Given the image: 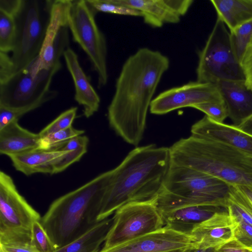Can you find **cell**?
Listing matches in <instances>:
<instances>
[{
	"mask_svg": "<svg viewBox=\"0 0 252 252\" xmlns=\"http://www.w3.org/2000/svg\"><path fill=\"white\" fill-rule=\"evenodd\" d=\"M169 65L166 56L146 47L139 48L123 64L107 118L110 126L128 144L137 146L141 142L148 109Z\"/></svg>",
	"mask_w": 252,
	"mask_h": 252,
	"instance_id": "cell-1",
	"label": "cell"
},
{
	"mask_svg": "<svg viewBox=\"0 0 252 252\" xmlns=\"http://www.w3.org/2000/svg\"><path fill=\"white\" fill-rule=\"evenodd\" d=\"M171 164L169 147L150 144L131 151L114 169L98 221L109 218L131 202L155 199L160 191Z\"/></svg>",
	"mask_w": 252,
	"mask_h": 252,
	"instance_id": "cell-2",
	"label": "cell"
},
{
	"mask_svg": "<svg viewBox=\"0 0 252 252\" xmlns=\"http://www.w3.org/2000/svg\"><path fill=\"white\" fill-rule=\"evenodd\" d=\"M114 173V169L103 172L50 204L40 221L56 249L80 237L98 222Z\"/></svg>",
	"mask_w": 252,
	"mask_h": 252,
	"instance_id": "cell-3",
	"label": "cell"
},
{
	"mask_svg": "<svg viewBox=\"0 0 252 252\" xmlns=\"http://www.w3.org/2000/svg\"><path fill=\"white\" fill-rule=\"evenodd\" d=\"M169 150L173 164L204 172L231 186H252V158L229 146L191 135Z\"/></svg>",
	"mask_w": 252,
	"mask_h": 252,
	"instance_id": "cell-4",
	"label": "cell"
},
{
	"mask_svg": "<svg viewBox=\"0 0 252 252\" xmlns=\"http://www.w3.org/2000/svg\"><path fill=\"white\" fill-rule=\"evenodd\" d=\"M231 186L214 176L171 163L157 198L160 213L192 205L226 208Z\"/></svg>",
	"mask_w": 252,
	"mask_h": 252,
	"instance_id": "cell-5",
	"label": "cell"
},
{
	"mask_svg": "<svg viewBox=\"0 0 252 252\" xmlns=\"http://www.w3.org/2000/svg\"><path fill=\"white\" fill-rule=\"evenodd\" d=\"M225 26L218 18L204 47L198 52L197 81L216 84L220 80L246 81Z\"/></svg>",
	"mask_w": 252,
	"mask_h": 252,
	"instance_id": "cell-6",
	"label": "cell"
},
{
	"mask_svg": "<svg viewBox=\"0 0 252 252\" xmlns=\"http://www.w3.org/2000/svg\"><path fill=\"white\" fill-rule=\"evenodd\" d=\"M61 67L59 62L37 73L30 66L16 72L0 83V106L32 111L55 97L57 92L51 90L50 86L54 76Z\"/></svg>",
	"mask_w": 252,
	"mask_h": 252,
	"instance_id": "cell-7",
	"label": "cell"
},
{
	"mask_svg": "<svg viewBox=\"0 0 252 252\" xmlns=\"http://www.w3.org/2000/svg\"><path fill=\"white\" fill-rule=\"evenodd\" d=\"M96 14L86 0H72L68 14L67 27L73 40L88 56L97 76V86H105L108 80L107 48L104 34L95 20Z\"/></svg>",
	"mask_w": 252,
	"mask_h": 252,
	"instance_id": "cell-8",
	"label": "cell"
},
{
	"mask_svg": "<svg viewBox=\"0 0 252 252\" xmlns=\"http://www.w3.org/2000/svg\"><path fill=\"white\" fill-rule=\"evenodd\" d=\"M41 217L18 191L12 178L0 172V243L31 242L33 223Z\"/></svg>",
	"mask_w": 252,
	"mask_h": 252,
	"instance_id": "cell-9",
	"label": "cell"
},
{
	"mask_svg": "<svg viewBox=\"0 0 252 252\" xmlns=\"http://www.w3.org/2000/svg\"><path fill=\"white\" fill-rule=\"evenodd\" d=\"M164 220L157 198L126 203L115 213L112 223L101 249L112 248L161 228Z\"/></svg>",
	"mask_w": 252,
	"mask_h": 252,
	"instance_id": "cell-10",
	"label": "cell"
},
{
	"mask_svg": "<svg viewBox=\"0 0 252 252\" xmlns=\"http://www.w3.org/2000/svg\"><path fill=\"white\" fill-rule=\"evenodd\" d=\"M16 35L11 59L15 72L29 67L38 57L45 36L39 1L24 0L15 16Z\"/></svg>",
	"mask_w": 252,
	"mask_h": 252,
	"instance_id": "cell-11",
	"label": "cell"
},
{
	"mask_svg": "<svg viewBox=\"0 0 252 252\" xmlns=\"http://www.w3.org/2000/svg\"><path fill=\"white\" fill-rule=\"evenodd\" d=\"M221 101L223 100L216 84L191 81L160 93L153 99L150 111L163 115L182 108Z\"/></svg>",
	"mask_w": 252,
	"mask_h": 252,
	"instance_id": "cell-12",
	"label": "cell"
},
{
	"mask_svg": "<svg viewBox=\"0 0 252 252\" xmlns=\"http://www.w3.org/2000/svg\"><path fill=\"white\" fill-rule=\"evenodd\" d=\"M196 246L190 235L167 226L99 252H169Z\"/></svg>",
	"mask_w": 252,
	"mask_h": 252,
	"instance_id": "cell-13",
	"label": "cell"
},
{
	"mask_svg": "<svg viewBox=\"0 0 252 252\" xmlns=\"http://www.w3.org/2000/svg\"><path fill=\"white\" fill-rule=\"evenodd\" d=\"M117 3L138 10L144 22L153 28L180 21L193 2L192 0H114Z\"/></svg>",
	"mask_w": 252,
	"mask_h": 252,
	"instance_id": "cell-14",
	"label": "cell"
},
{
	"mask_svg": "<svg viewBox=\"0 0 252 252\" xmlns=\"http://www.w3.org/2000/svg\"><path fill=\"white\" fill-rule=\"evenodd\" d=\"M190 131L192 136L221 143L252 158V135L233 125L217 123L205 115L191 126Z\"/></svg>",
	"mask_w": 252,
	"mask_h": 252,
	"instance_id": "cell-15",
	"label": "cell"
},
{
	"mask_svg": "<svg viewBox=\"0 0 252 252\" xmlns=\"http://www.w3.org/2000/svg\"><path fill=\"white\" fill-rule=\"evenodd\" d=\"M234 226L226 209L196 225L190 235L197 250L214 249L234 238Z\"/></svg>",
	"mask_w": 252,
	"mask_h": 252,
	"instance_id": "cell-16",
	"label": "cell"
},
{
	"mask_svg": "<svg viewBox=\"0 0 252 252\" xmlns=\"http://www.w3.org/2000/svg\"><path fill=\"white\" fill-rule=\"evenodd\" d=\"M63 56L73 82L74 99L83 106L84 115L89 118L98 111L100 97L81 66L78 56L73 50L68 47Z\"/></svg>",
	"mask_w": 252,
	"mask_h": 252,
	"instance_id": "cell-17",
	"label": "cell"
},
{
	"mask_svg": "<svg viewBox=\"0 0 252 252\" xmlns=\"http://www.w3.org/2000/svg\"><path fill=\"white\" fill-rule=\"evenodd\" d=\"M216 84L234 126H239L252 116V90L245 81L220 80Z\"/></svg>",
	"mask_w": 252,
	"mask_h": 252,
	"instance_id": "cell-18",
	"label": "cell"
},
{
	"mask_svg": "<svg viewBox=\"0 0 252 252\" xmlns=\"http://www.w3.org/2000/svg\"><path fill=\"white\" fill-rule=\"evenodd\" d=\"M225 209L226 208L217 205H199L183 207L160 213L165 225L190 235L196 225L216 213Z\"/></svg>",
	"mask_w": 252,
	"mask_h": 252,
	"instance_id": "cell-19",
	"label": "cell"
},
{
	"mask_svg": "<svg viewBox=\"0 0 252 252\" xmlns=\"http://www.w3.org/2000/svg\"><path fill=\"white\" fill-rule=\"evenodd\" d=\"M66 153L67 151L36 149L9 158L15 169L27 176L37 173L53 174L54 165Z\"/></svg>",
	"mask_w": 252,
	"mask_h": 252,
	"instance_id": "cell-20",
	"label": "cell"
},
{
	"mask_svg": "<svg viewBox=\"0 0 252 252\" xmlns=\"http://www.w3.org/2000/svg\"><path fill=\"white\" fill-rule=\"evenodd\" d=\"M40 136L22 127L18 120L0 129V153L8 157L38 149Z\"/></svg>",
	"mask_w": 252,
	"mask_h": 252,
	"instance_id": "cell-21",
	"label": "cell"
},
{
	"mask_svg": "<svg viewBox=\"0 0 252 252\" xmlns=\"http://www.w3.org/2000/svg\"><path fill=\"white\" fill-rule=\"evenodd\" d=\"M220 18L230 32L252 20V0H211Z\"/></svg>",
	"mask_w": 252,
	"mask_h": 252,
	"instance_id": "cell-22",
	"label": "cell"
},
{
	"mask_svg": "<svg viewBox=\"0 0 252 252\" xmlns=\"http://www.w3.org/2000/svg\"><path fill=\"white\" fill-rule=\"evenodd\" d=\"M112 223V218L99 221L80 237L53 252H99Z\"/></svg>",
	"mask_w": 252,
	"mask_h": 252,
	"instance_id": "cell-23",
	"label": "cell"
},
{
	"mask_svg": "<svg viewBox=\"0 0 252 252\" xmlns=\"http://www.w3.org/2000/svg\"><path fill=\"white\" fill-rule=\"evenodd\" d=\"M89 141L87 136L82 135L71 139L55 150L67 151V153L54 165L53 174L64 171L78 161L87 152Z\"/></svg>",
	"mask_w": 252,
	"mask_h": 252,
	"instance_id": "cell-24",
	"label": "cell"
},
{
	"mask_svg": "<svg viewBox=\"0 0 252 252\" xmlns=\"http://www.w3.org/2000/svg\"><path fill=\"white\" fill-rule=\"evenodd\" d=\"M16 35L15 17L0 10V52H12Z\"/></svg>",
	"mask_w": 252,
	"mask_h": 252,
	"instance_id": "cell-25",
	"label": "cell"
},
{
	"mask_svg": "<svg viewBox=\"0 0 252 252\" xmlns=\"http://www.w3.org/2000/svg\"><path fill=\"white\" fill-rule=\"evenodd\" d=\"M230 34L234 53L241 63L252 39V20L238 27Z\"/></svg>",
	"mask_w": 252,
	"mask_h": 252,
	"instance_id": "cell-26",
	"label": "cell"
},
{
	"mask_svg": "<svg viewBox=\"0 0 252 252\" xmlns=\"http://www.w3.org/2000/svg\"><path fill=\"white\" fill-rule=\"evenodd\" d=\"M84 130L70 127L40 137L39 150H55L71 139L84 133Z\"/></svg>",
	"mask_w": 252,
	"mask_h": 252,
	"instance_id": "cell-27",
	"label": "cell"
},
{
	"mask_svg": "<svg viewBox=\"0 0 252 252\" xmlns=\"http://www.w3.org/2000/svg\"><path fill=\"white\" fill-rule=\"evenodd\" d=\"M96 14L103 12L125 16L142 17L141 13L134 8L117 3L114 0H86Z\"/></svg>",
	"mask_w": 252,
	"mask_h": 252,
	"instance_id": "cell-28",
	"label": "cell"
},
{
	"mask_svg": "<svg viewBox=\"0 0 252 252\" xmlns=\"http://www.w3.org/2000/svg\"><path fill=\"white\" fill-rule=\"evenodd\" d=\"M77 107H71L59 115L55 120L43 128L39 133L40 137L67 129L72 126L75 118Z\"/></svg>",
	"mask_w": 252,
	"mask_h": 252,
	"instance_id": "cell-29",
	"label": "cell"
},
{
	"mask_svg": "<svg viewBox=\"0 0 252 252\" xmlns=\"http://www.w3.org/2000/svg\"><path fill=\"white\" fill-rule=\"evenodd\" d=\"M31 243L38 252H53L56 250L40 221L32 224Z\"/></svg>",
	"mask_w": 252,
	"mask_h": 252,
	"instance_id": "cell-30",
	"label": "cell"
},
{
	"mask_svg": "<svg viewBox=\"0 0 252 252\" xmlns=\"http://www.w3.org/2000/svg\"><path fill=\"white\" fill-rule=\"evenodd\" d=\"M229 215L235 224L234 239L244 247L252 251V225L237 216Z\"/></svg>",
	"mask_w": 252,
	"mask_h": 252,
	"instance_id": "cell-31",
	"label": "cell"
},
{
	"mask_svg": "<svg viewBox=\"0 0 252 252\" xmlns=\"http://www.w3.org/2000/svg\"><path fill=\"white\" fill-rule=\"evenodd\" d=\"M192 108L202 111L212 120L217 123H223L228 117V111L224 101L204 103L195 105Z\"/></svg>",
	"mask_w": 252,
	"mask_h": 252,
	"instance_id": "cell-32",
	"label": "cell"
},
{
	"mask_svg": "<svg viewBox=\"0 0 252 252\" xmlns=\"http://www.w3.org/2000/svg\"><path fill=\"white\" fill-rule=\"evenodd\" d=\"M30 111L26 108L14 109L0 106V129Z\"/></svg>",
	"mask_w": 252,
	"mask_h": 252,
	"instance_id": "cell-33",
	"label": "cell"
},
{
	"mask_svg": "<svg viewBox=\"0 0 252 252\" xmlns=\"http://www.w3.org/2000/svg\"><path fill=\"white\" fill-rule=\"evenodd\" d=\"M14 65L8 53L0 52V83H1L15 73Z\"/></svg>",
	"mask_w": 252,
	"mask_h": 252,
	"instance_id": "cell-34",
	"label": "cell"
},
{
	"mask_svg": "<svg viewBox=\"0 0 252 252\" xmlns=\"http://www.w3.org/2000/svg\"><path fill=\"white\" fill-rule=\"evenodd\" d=\"M3 252H38L31 242H7L0 243Z\"/></svg>",
	"mask_w": 252,
	"mask_h": 252,
	"instance_id": "cell-35",
	"label": "cell"
},
{
	"mask_svg": "<svg viewBox=\"0 0 252 252\" xmlns=\"http://www.w3.org/2000/svg\"><path fill=\"white\" fill-rule=\"evenodd\" d=\"M247 87L252 90V44L248 47L241 62Z\"/></svg>",
	"mask_w": 252,
	"mask_h": 252,
	"instance_id": "cell-36",
	"label": "cell"
},
{
	"mask_svg": "<svg viewBox=\"0 0 252 252\" xmlns=\"http://www.w3.org/2000/svg\"><path fill=\"white\" fill-rule=\"evenodd\" d=\"M212 252H252L233 239L219 247L212 249Z\"/></svg>",
	"mask_w": 252,
	"mask_h": 252,
	"instance_id": "cell-37",
	"label": "cell"
},
{
	"mask_svg": "<svg viewBox=\"0 0 252 252\" xmlns=\"http://www.w3.org/2000/svg\"><path fill=\"white\" fill-rule=\"evenodd\" d=\"M24 0H0V10L14 17L18 13Z\"/></svg>",
	"mask_w": 252,
	"mask_h": 252,
	"instance_id": "cell-38",
	"label": "cell"
},
{
	"mask_svg": "<svg viewBox=\"0 0 252 252\" xmlns=\"http://www.w3.org/2000/svg\"><path fill=\"white\" fill-rule=\"evenodd\" d=\"M252 208V186H233Z\"/></svg>",
	"mask_w": 252,
	"mask_h": 252,
	"instance_id": "cell-39",
	"label": "cell"
},
{
	"mask_svg": "<svg viewBox=\"0 0 252 252\" xmlns=\"http://www.w3.org/2000/svg\"><path fill=\"white\" fill-rule=\"evenodd\" d=\"M237 127L242 130L252 135V116Z\"/></svg>",
	"mask_w": 252,
	"mask_h": 252,
	"instance_id": "cell-40",
	"label": "cell"
},
{
	"mask_svg": "<svg viewBox=\"0 0 252 252\" xmlns=\"http://www.w3.org/2000/svg\"><path fill=\"white\" fill-rule=\"evenodd\" d=\"M196 249L194 248H189L187 249H180L169 252H193Z\"/></svg>",
	"mask_w": 252,
	"mask_h": 252,
	"instance_id": "cell-41",
	"label": "cell"
},
{
	"mask_svg": "<svg viewBox=\"0 0 252 252\" xmlns=\"http://www.w3.org/2000/svg\"><path fill=\"white\" fill-rule=\"evenodd\" d=\"M212 249H208L206 250H194L193 252H212Z\"/></svg>",
	"mask_w": 252,
	"mask_h": 252,
	"instance_id": "cell-42",
	"label": "cell"
},
{
	"mask_svg": "<svg viewBox=\"0 0 252 252\" xmlns=\"http://www.w3.org/2000/svg\"><path fill=\"white\" fill-rule=\"evenodd\" d=\"M0 252H3V251L0 249Z\"/></svg>",
	"mask_w": 252,
	"mask_h": 252,
	"instance_id": "cell-43",
	"label": "cell"
}]
</instances>
